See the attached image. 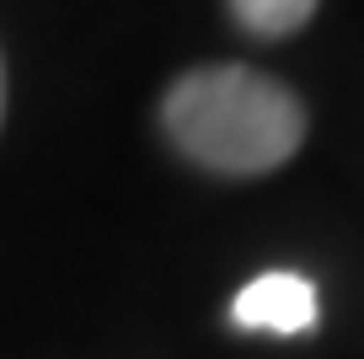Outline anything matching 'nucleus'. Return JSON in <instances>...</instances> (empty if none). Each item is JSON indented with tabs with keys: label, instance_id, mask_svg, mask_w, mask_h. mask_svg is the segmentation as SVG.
<instances>
[{
	"label": "nucleus",
	"instance_id": "obj_1",
	"mask_svg": "<svg viewBox=\"0 0 364 359\" xmlns=\"http://www.w3.org/2000/svg\"><path fill=\"white\" fill-rule=\"evenodd\" d=\"M161 124L182 156L225 177L284 167L306 140V108L284 80L252 65L188 70L161 102Z\"/></svg>",
	"mask_w": 364,
	"mask_h": 359
},
{
	"label": "nucleus",
	"instance_id": "obj_2",
	"mask_svg": "<svg viewBox=\"0 0 364 359\" xmlns=\"http://www.w3.org/2000/svg\"><path fill=\"white\" fill-rule=\"evenodd\" d=\"M321 316L316 301V284L306 274H257L247 290L230 301V322L241 333H279V338H295L311 333Z\"/></svg>",
	"mask_w": 364,
	"mask_h": 359
},
{
	"label": "nucleus",
	"instance_id": "obj_3",
	"mask_svg": "<svg viewBox=\"0 0 364 359\" xmlns=\"http://www.w3.org/2000/svg\"><path fill=\"white\" fill-rule=\"evenodd\" d=\"M230 11L257 38H289V33H300V27L311 22L316 0H230Z\"/></svg>",
	"mask_w": 364,
	"mask_h": 359
},
{
	"label": "nucleus",
	"instance_id": "obj_4",
	"mask_svg": "<svg viewBox=\"0 0 364 359\" xmlns=\"http://www.w3.org/2000/svg\"><path fill=\"white\" fill-rule=\"evenodd\" d=\"M0 113H6V65H0Z\"/></svg>",
	"mask_w": 364,
	"mask_h": 359
}]
</instances>
